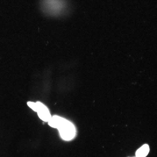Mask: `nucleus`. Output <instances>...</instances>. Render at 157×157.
<instances>
[{"mask_svg":"<svg viewBox=\"0 0 157 157\" xmlns=\"http://www.w3.org/2000/svg\"><path fill=\"white\" fill-rule=\"evenodd\" d=\"M40 5L43 13L54 17L64 15L69 7L67 0H40Z\"/></svg>","mask_w":157,"mask_h":157,"instance_id":"1","label":"nucleus"},{"mask_svg":"<svg viewBox=\"0 0 157 157\" xmlns=\"http://www.w3.org/2000/svg\"><path fill=\"white\" fill-rule=\"evenodd\" d=\"M51 127L57 128L62 138L66 140L72 139L75 135V129L74 125L68 120L57 115L51 117L48 122Z\"/></svg>","mask_w":157,"mask_h":157,"instance_id":"2","label":"nucleus"},{"mask_svg":"<svg viewBox=\"0 0 157 157\" xmlns=\"http://www.w3.org/2000/svg\"><path fill=\"white\" fill-rule=\"evenodd\" d=\"M37 105V112L39 118L45 122H48L51 117L47 108L43 104L38 101Z\"/></svg>","mask_w":157,"mask_h":157,"instance_id":"3","label":"nucleus"},{"mask_svg":"<svg viewBox=\"0 0 157 157\" xmlns=\"http://www.w3.org/2000/svg\"><path fill=\"white\" fill-rule=\"evenodd\" d=\"M149 145L147 144H144L136 151L135 157H146L149 154Z\"/></svg>","mask_w":157,"mask_h":157,"instance_id":"4","label":"nucleus"},{"mask_svg":"<svg viewBox=\"0 0 157 157\" xmlns=\"http://www.w3.org/2000/svg\"><path fill=\"white\" fill-rule=\"evenodd\" d=\"M28 105L34 111H37V105L36 103L33 102H27Z\"/></svg>","mask_w":157,"mask_h":157,"instance_id":"5","label":"nucleus"},{"mask_svg":"<svg viewBox=\"0 0 157 157\" xmlns=\"http://www.w3.org/2000/svg\"></svg>","mask_w":157,"mask_h":157,"instance_id":"6","label":"nucleus"}]
</instances>
